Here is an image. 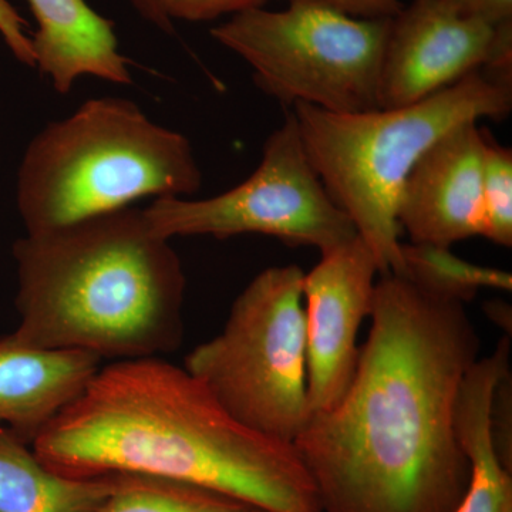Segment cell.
I'll return each mask as SVG.
<instances>
[{"instance_id":"cell-21","label":"cell","mask_w":512,"mask_h":512,"mask_svg":"<svg viewBox=\"0 0 512 512\" xmlns=\"http://www.w3.org/2000/svg\"><path fill=\"white\" fill-rule=\"evenodd\" d=\"M0 37L20 63L35 67L32 36L28 33V23L19 15L18 10L13 8L9 0H0Z\"/></svg>"},{"instance_id":"cell-13","label":"cell","mask_w":512,"mask_h":512,"mask_svg":"<svg viewBox=\"0 0 512 512\" xmlns=\"http://www.w3.org/2000/svg\"><path fill=\"white\" fill-rule=\"evenodd\" d=\"M37 23L32 36L35 67L66 94L83 76L131 83L128 59L121 55L113 23L86 0H28Z\"/></svg>"},{"instance_id":"cell-2","label":"cell","mask_w":512,"mask_h":512,"mask_svg":"<svg viewBox=\"0 0 512 512\" xmlns=\"http://www.w3.org/2000/svg\"><path fill=\"white\" fill-rule=\"evenodd\" d=\"M32 448L64 476L154 478L266 512H323L295 444L245 426L163 357L101 366Z\"/></svg>"},{"instance_id":"cell-9","label":"cell","mask_w":512,"mask_h":512,"mask_svg":"<svg viewBox=\"0 0 512 512\" xmlns=\"http://www.w3.org/2000/svg\"><path fill=\"white\" fill-rule=\"evenodd\" d=\"M478 70L511 84L512 25H490L451 0H412L390 19L379 109L419 103Z\"/></svg>"},{"instance_id":"cell-14","label":"cell","mask_w":512,"mask_h":512,"mask_svg":"<svg viewBox=\"0 0 512 512\" xmlns=\"http://www.w3.org/2000/svg\"><path fill=\"white\" fill-rule=\"evenodd\" d=\"M511 339L504 336L491 355L478 357L458 394L456 431L470 463L466 494L454 512H512V470L504 466L490 433L491 397L511 369Z\"/></svg>"},{"instance_id":"cell-17","label":"cell","mask_w":512,"mask_h":512,"mask_svg":"<svg viewBox=\"0 0 512 512\" xmlns=\"http://www.w3.org/2000/svg\"><path fill=\"white\" fill-rule=\"evenodd\" d=\"M241 503L191 485L124 476L93 512H231Z\"/></svg>"},{"instance_id":"cell-11","label":"cell","mask_w":512,"mask_h":512,"mask_svg":"<svg viewBox=\"0 0 512 512\" xmlns=\"http://www.w3.org/2000/svg\"><path fill=\"white\" fill-rule=\"evenodd\" d=\"M477 124L448 131L414 165L397 210L412 244L451 248L483 234L485 128Z\"/></svg>"},{"instance_id":"cell-23","label":"cell","mask_w":512,"mask_h":512,"mask_svg":"<svg viewBox=\"0 0 512 512\" xmlns=\"http://www.w3.org/2000/svg\"><path fill=\"white\" fill-rule=\"evenodd\" d=\"M458 9L493 26L512 25V0H451Z\"/></svg>"},{"instance_id":"cell-10","label":"cell","mask_w":512,"mask_h":512,"mask_svg":"<svg viewBox=\"0 0 512 512\" xmlns=\"http://www.w3.org/2000/svg\"><path fill=\"white\" fill-rule=\"evenodd\" d=\"M303 276L309 406L323 412L342 399L355 376L360 326L372 313L375 256L357 235L320 254Z\"/></svg>"},{"instance_id":"cell-22","label":"cell","mask_w":512,"mask_h":512,"mask_svg":"<svg viewBox=\"0 0 512 512\" xmlns=\"http://www.w3.org/2000/svg\"><path fill=\"white\" fill-rule=\"evenodd\" d=\"M340 12L360 19H392L403 8L402 0H323Z\"/></svg>"},{"instance_id":"cell-18","label":"cell","mask_w":512,"mask_h":512,"mask_svg":"<svg viewBox=\"0 0 512 512\" xmlns=\"http://www.w3.org/2000/svg\"><path fill=\"white\" fill-rule=\"evenodd\" d=\"M483 234L501 247H512V151L485 130Z\"/></svg>"},{"instance_id":"cell-1","label":"cell","mask_w":512,"mask_h":512,"mask_svg":"<svg viewBox=\"0 0 512 512\" xmlns=\"http://www.w3.org/2000/svg\"><path fill=\"white\" fill-rule=\"evenodd\" d=\"M370 320L348 390L293 441L322 511L454 512L470 481L456 407L476 326L464 303L393 274L376 281Z\"/></svg>"},{"instance_id":"cell-15","label":"cell","mask_w":512,"mask_h":512,"mask_svg":"<svg viewBox=\"0 0 512 512\" xmlns=\"http://www.w3.org/2000/svg\"><path fill=\"white\" fill-rule=\"evenodd\" d=\"M123 477L64 476L47 467L32 446L0 433V512H93Z\"/></svg>"},{"instance_id":"cell-3","label":"cell","mask_w":512,"mask_h":512,"mask_svg":"<svg viewBox=\"0 0 512 512\" xmlns=\"http://www.w3.org/2000/svg\"><path fill=\"white\" fill-rule=\"evenodd\" d=\"M20 342L101 360L161 357L184 335L183 265L143 210L124 208L13 245Z\"/></svg>"},{"instance_id":"cell-7","label":"cell","mask_w":512,"mask_h":512,"mask_svg":"<svg viewBox=\"0 0 512 512\" xmlns=\"http://www.w3.org/2000/svg\"><path fill=\"white\" fill-rule=\"evenodd\" d=\"M390 19H360L323 0L252 9L211 29L251 66L259 89L285 106L332 113L379 109V77Z\"/></svg>"},{"instance_id":"cell-4","label":"cell","mask_w":512,"mask_h":512,"mask_svg":"<svg viewBox=\"0 0 512 512\" xmlns=\"http://www.w3.org/2000/svg\"><path fill=\"white\" fill-rule=\"evenodd\" d=\"M201 183L187 137L154 123L131 100L101 97L30 141L16 201L26 234L36 235L141 198H185Z\"/></svg>"},{"instance_id":"cell-8","label":"cell","mask_w":512,"mask_h":512,"mask_svg":"<svg viewBox=\"0 0 512 512\" xmlns=\"http://www.w3.org/2000/svg\"><path fill=\"white\" fill-rule=\"evenodd\" d=\"M143 211L151 228L167 239L261 234L323 254L357 237L355 225L313 170L292 110L266 140L261 164L244 183L207 200L157 198Z\"/></svg>"},{"instance_id":"cell-20","label":"cell","mask_w":512,"mask_h":512,"mask_svg":"<svg viewBox=\"0 0 512 512\" xmlns=\"http://www.w3.org/2000/svg\"><path fill=\"white\" fill-rule=\"evenodd\" d=\"M493 446L505 467L512 470V373L507 370L495 386L490 406Z\"/></svg>"},{"instance_id":"cell-24","label":"cell","mask_w":512,"mask_h":512,"mask_svg":"<svg viewBox=\"0 0 512 512\" xmlns=\"http://www.w3.org/2000/svg\"><path fill=\"white\" fill-rule=\"evenodd\" d=\"M231 512H266V511L259 510V508H255V507H249V505L239 504L238 507H235L234 510H232Z\"/></svg>"},{"instance_id":"cell-6","label":"cell","mask_w":512,"mask_h":512,"mask_svg":"<svg viewBox=\"0 0 512 512\" xmlns=\"http://www.w3.org/2000/svg\"><path fill=\"white\" fill-rule=\"evenodd\" d=\"M303 276L299 266H272L232 303L221 333L185 357L235 419L293 443L308 423Z\"/></svg>"},{"instance_id":"cell-5","label":"cell","mask_w":512,"mask_h":512,"mask_svg":"<svg viewBox=\"0 0 512 512\" xmlns=\"http://www.w3.org/2000/svg\"><path fill=\"white\" fill-rule=\"evenodd\" d=\"M511 109L512 86L478 70L410 106L332 113L295 104L292 113L313 170L372 251L379 274L400 275L397 210L414 165L453 128L503 120Z\"/></svg>"},{"instance_id":"cell-16","label":"cell","mask_w":512,"mask_h":512,"mask_svg":"<svg viewBox=\"0 0 512 512\" xmlns=\"http://www.w3.org/2000/svg\"><path fill=\"white\" fill-rule=\"evenodd\" d=\"M402 276L424 291L466 305L481 289L510 292L512 275L458 258L450 248L402 242Z\"/></svg>"},{"instance_id":"cell-12","label":"cell","mask_w":512,"mask_h":512,"mask_svg":"<svg viewBox=\"0 0 512 512\" xmlns=\"http://www.w3.org/2000/svg\"><path fill=\"white\" fill-rule=\"evenodd\" d=\"M103 366L79 350L45 349L0 338V433L32 446L40 433L84 392Z\"/></svg>"},{"instance_id":"cell-19","label":"cell","mask_w":512,"mask_h":512,"mask_svg":"<svg viewBox=\"0 0 512 512\" xmlns=\"http://www.w3.org/2000/svg\"><path fill=\"white\" fill-rule=\"evenodd\" d=\"M269 0H133L136 8L158 26H170L171 19L208 22L265 8Z\"/></svg>"}]
</instances>
